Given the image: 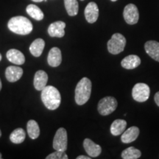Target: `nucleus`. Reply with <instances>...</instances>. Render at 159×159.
I'll return each mask as SVG.
<instances>
[{"mask_svg":"<svg viewBox=\"0 0 159 159\" xmlns=\"http://www.w3.org/2000/svg\"><path fill=\"white\" fill-rule=\"evenodd\" d=\"M41 100L47 109L51 111L56 110L61 105V94L55 87L47 85L41 91Z\"/></svg>","mask_w":159,"mask_h":159,"instance_id":"1","label":"nucleus"},{"mask_svg":"<svg viewBox=\"0 0 159 159\" xmlns=\"http://www.w3.org/2000/svg\"><path fill=\"white\" fill-rule=\"evenodd\" d=\"M10 30L18 35H28L33 30L31 21L25 16H15L11 18L7 23Z\"/></svg>","mask_w":159,"mask_h":159,"instance_id":"2","label":"nucleus"},{"mask_svg":"<svg viewBox=\"0 0 159 159\" xmlns=\"http://www.w3.org/2000/svg\"><path fill=\"white\" fill-rule=\"evenodd\" d=\"M91 80L87 77H83L79 81L75 88V102L77 105H84L89 101L91 94Z\"/></svg>","mask_w":159,"mask_h":159,"instance_id":"3","label":"nucleus"},{"mask_svg":"<svg viewBox=\"0 0 159 159\" xmlns=\"http://www.w3.org/2000/svg\"><path fill=\"white\" fill-rule=\"evenodd\" d=\"M126 39L120 33H114L108 41V50L111 54L118 55L125 49Z\"/></svg>","mask_w":159,"mask_h":159,"instance_id":"4","label":"nucleus"},{"mask_svg":"<svg viewBox=\"0 0 159 159\" xmlns=\"http://www.w3.org/2000/svg\"><path fill=\"white\" fill-rule=\"evenodd\" d=\"M118 105L117 100L113 97H105L99 100L98 103V112L102 116H108L116 110Z\"/></svg>","mask_w":159,"mask_h":159,"instance_id":"5","label":"nucleus"},{"mask_svg":"<svg viewBox=\"0 0 159 159\" xmlns=\"http://www.w3.org/2000/svg\"><path fill=\"white\" fill-rule=\"evenodd\" d=\"M150 94V87L143 83H136L132 90V96L134 100L139 102H146Z\"/></svg>","mask_w":159,"mask_h":159,"instance_id":"6","label":"nucleus"},{"mask_svg":"<svg viewBox=\"0 0 159 159\" xmlns=\"http://www.w3.org/2000/svg\"><path fill=\"white\" fill-rule=\"evenodd\" d=\"M68 137H67L66 130L63 128H59L55 135L53 140V148L55 150L65 152L67 149Z\"/></svg>","mask_w":159,"mask_h":159,"instance_id":"7","label":"nucleus"},{"mask_svg":"<svg viewBox=\"0 0 159 159\" xmlns=\"http://www.w3.org/2000/svg\"><path fill=\"white\" fill-rule=\"evenodd\" d=\"M123 16L127 24L130 25H136L139 19V10L136 6L134 4H128L125 6L123 11Z\"/></svg>","mask_w":159,"mask_h":159,"instance_id":"8","label":"nucleus"},{"mask_svg":"<svg viewBox=\"0 0 159 159\" xmlns=\"http://www.w3.org/2000/svg\"><path fill=\"white\" fill-rule=\"evenodd\" d=\"M85 17L89 23L93 24L96 22L99 17L98 6L95 2H89L85 8Z\"/></svg>","mask_w":159,"mask_h":159,"instance_id":"9","label":"nucleus"},{"mask_svg":"<svg viewBox=\"0 0 159 159\" xmlns=\"http://www.w3.org/2000/svg\"><path fill=\"white\" fill-rule=\"evenodd\" d=\"M66 23L61 21H57L51 24L48 27V33L51 37L62 38L65 35Z\"/></svg>","mask_w":159,"mask_h":159,"instance_id":"10","label":"nucleus"},{"mask_svg":"<svg viewBox=\"0 0 159 159\" xmlns=\"http://www.w3.org/2000/svg\"><path fill=\"white\" fill-rule=\"evenodd\" d=\"M83 147H84L87 154L91 158H96V157L99 156L102 152L101 147L89 139H85L84 142H83Z\"/></svg>","mask_w":159,"mask_h":159,"instance_id":"11","label":"nucleus"},{"mask_svg":"<svg viewBox=\"0 0 159 159\" xmlns=\"http://www.w3.org/2000/svg\"><path fill=\"white\" fill-rule=\"evenodd\" d=\"M48 64L52 67H57L62 62V55L61 49L57 47H53L49 50L47 57Z\"/></svg>","mask_w":159,"mask_h":159,"instance_id":"12","label":"nucleus"},{"mask_svg":"<svg viewBox=\"0 0 159 159\" xmlns=\"http://www.w3.org/2000/svg\"><path fill=\"white\" fill-rule=\"evenodd\" d=\"M23 75V69L21 67L11 66L6 69L5 77L9 82L14 83L19 80Z\"/></svg>","mask_w":159,"mask_h":159,"instance_id":"13","label":"nucleus"},{"mask_svg":"<svg viewBox=\"0 0 159 159\" xmlns=\"http://www.w3.org/2000/svg\"><path fill=\"white\" fill-rule=\"evenodd\" d=\"M47 81H48V75L44 71L39 70L35 74L34 84L35 89L38 91H42L47 86Z\"/></svg>","mask_w":159,"mask_h":159,"instance_id":"14","label":"nucleus"},{"mask_svg":"<svg viewBox=\"0 0 159 159\" xmlns=\"http://www.w3.org/2000/svg\"><path fill=\"white\" fill-rule=\"evenodd\" d=\"M139 133H140V130L139 128L135 126L130 127V128L122 133L121 140L124 144H129V143L134 142L138 138Z\"/></svg>","mask_w":159,"mask_h":159,"instance_id":"15","label":"nucleus"},{"mask_svg":"<svg viewBox=\"0 0 159 159\" xmlns=\"http://www.w3.org/2000/svg\"><path fill=\"white\" fill-rule=\"evenodd\" d=\"M144 49L150 57L159 62V43L156 41H149L145 43Z\"/></svg>","mask_w":159,"mask_h":159,"instance_id":"16","label":"nucleus"},{"mask_svg":"<svg viewBox=\"0 0 159 159\" xmlns=\"http://www.w3.org/2000/svg\"><path fill=\"white\" fill-rule=\"evenodd\" d=\"M7 58L10 62L16 65H22L25 62V57L23 53L19 50L15 49H11L7 51Z\"/></svg>","mask_w":159,"mask_h":159,"instance_id":"17","label":"nucleus"},{"mask_svg":"<svg viewBox=\"0 0 159 159\" xmlns=\"http://www.w3.org/2000/svg\"><path fill=\"white\" fill-rule=\"evenodd\" d=\"M141 63V59L136 55H130L126 56L121 62L123 68L126 69H134L138 67Z\"/></svg>","mask_w":159,"mask_h":159,"instance_id":"18","label":"nucleus"},{"mask_svg":"<svg viewBox=\"0 0 159 159\" xmlns=\"http://www.w3.org/2000/svg\"><path fill=\"white\" fill-rule=\"evenodd\" d=\"M45 47V41L42 39H35L30 47V52L33 56L39 57L42 54Z\"/></svg>","mask_w":159,"mask_h":159,"instance_id":"19","label":"nucleus"},{"mask_svg":"<svg viewBox=\"0 0 159 159\" xmlns=\"http://www.w3.org/2000/svg\"><path fill=\"white\" fill-rule=\"evenodd\" d=\"M127 126V122L123 119H116L114 122L111 124V133L113 136H117L122 134V133L125 130Z\"/></svg>","mask_w":159,"mask_h":159,"instance_id":"20","label":"nucleus"},{"mask_svg":"<svg viewBox=\"0 0 159 159\" xmlns=\"http://www.w3.org/2000/svg\"><path fill=\"white\" fill-rule=\"evenodd\" d=\"M26 11H27V14L30 16H31L33 19L37 20V21H41L44 17V15H43L42 11L38 6L33 5V4L27 6V8H26Z\"/></svg>","mask_w":159,"mask_h":159,"instance_id":"21","label":"nucleus"},{"mask_svg":"<svg viewBox=\"0 0 159 159\" xmlns=\"http://www.w3.org/2000/svg\"><path fill=\"white\" fill-rule=\"evenodd\" d=\"M27 133L29 136L32 139H35L39 136L40 135V128L39 124L35 120H29L27 124Z\"/></svg>","mask_w":159,"mask_h":159,"instance_id":"22","label":"nucleus"},{"mask_svg":"<svg viewBox=\"0 0 159 159\" xmlns=\"http://www.w3.org/2000/svg\"><path fill=\"white\" fill-rule=\"evenodd\" d=\"M26 137L25 131L22 128H16L11 133L10 139L14 144H21L25 141Z\"/></svg>","mask_w":159,"mask_h":159,"instance_id":"23","label":"nucleus"},{"mask_svg":"<svg viewBox=\"0 0 159 159\" xmlns=\"http://www.w3.org/2000/svg\"><path fill=\"white\" fill-rule=\"evenodd\" d=\"M64 5L67 13L70 16H75L77 15L79 5L77 0H64Z\"/></svg>","mask_w":159,"mask_h":159,"instance_id":"24","label":"nucleus"},{"mask_svg":"<svg viewBox=\"0 0 159 159\" xmlns=\"http://www.w3.org/2000/svg\"><path fill=\"white\" fill-rule=\"evenodd\" d=\"M142 156V152L138 149L135 148L134 147L125 149L122 152V158L123 159H137L139 158Z\"/></svg>","mask_w":159,"mask_h":159,"instance_id":"25","label":"nucleus"},{"mask_svg":"<svg viewBox=\"0 0 159 159\" xmlns=\"http://www.w3.org/2000/svg\"><path fill=\"white\" fill-rule=\"evenodd\" d=\"M46 158L47 159H67L68 158V156H67V155L66 154L65 152L56 150L55 152L49 154L48 156L46 157Z\"/></svg>","mask_w":159,"mask_h":159,"instance_id":"26","label":"nucleus"},{"mask_svg":"<svg viewBox=\"0 0 159 159\" xmlns=\"http://www.w3.org/2000/svg\"><path fill=\"white\" fill-rule=\"evenodd\" d=\"M154 99H155V102H156V105L159 107V91L155 94Z\"/></svg>","mask_w":159,"mask_h":159,"instance_id":"27","label":"nucleus"},{"mask_svg":"<svg viewBox=\"0 0 159 159\" xmlns=\"http://www.w3.org/2000/svg\"><path fill=\"white\" fill-rule=\"evenodd\" d=\"M91 157L85 156H79L77 157V159H91Z\"/></svg>","mask_w":159,"mask_h":159,"instance_id":"28","label":"nucleus"},{"mask_svg":"<svg viewBox=\"0 0 159 159\" xmlns=\"http://www.w3.org/2000/svg\"><path fill=\"white\" fill-rule=\"evenodd\" d=\"M32 1L35 2H41L45 1V0H32Z\"/></svg>","mask_w":159,"mask_h":159,"instance_id":"29","label":"nucleus"},{"mask_svg":"<svg viewBox=\"0 0 159 159\" xmlns=\"http://www.w3.org/2000/svg\"><path fill=\"white\" fill-rule=\"evenodd\" d=\"M1 89H2V81L1 80H0V91H1Z\"/></svg>","mask_w":159,"mask_h":159,"instance_id":"30","label":"nucleus"},{"mask_svg":"<svg viewBox=\"0 0 159 159\" xmlns=\"http://www.w3.org/2000/svg\"><path fill=\"white\" fill-rule=\"evenodd\" d=\"M1 60H2V55L0 54V61H1Z\"/></svg>","mask_w":159,"mask_h":159,"instance_id":"31","label":"nucleus"},{"mask_svg":"<svg viewBox=\"0 0 159 159\" xmlns=\"http://www.w3.org/2000/svg\"><path fill=\"white\" fill-rule=\"evenodd\" d=\"M2 158V154H1V152H0V159H1Z\"/></svg>","mask_w":159,"mask_h":159,"instance_id":"32","label":"nucleus"},{"mask_svg":"<svg viewBox=\"0 0 159 159\" xmlns=\"http://www.w3.org/2000/svg\"><path fill=\"white\" fill-rule=\"evenodd\" d=\"M111 2H116L117 0H111Z\"/></svg>","mask_w":159,"mask_h":159,"instance_id":"33","label":"nucleus"},{"mask_svg":"<svg viewBox=\"0 0 159 159\" xmlns=\"http://www.w3.org/2000/svg\"><path fill=\"white\" fill-rule=\"evenodd\" d=\"M2 136V133H1V130H0V137Z\"/></svg>","mask_w":159,"mask_h":159,"instance_id":"34","label":"nucleus"},{"mask_svg":"<svg viewBox=\"0 0 159 159\" xmlns=\"http://www.w3.org/2000/svg\"><path fill=\"white\" fill-rule=\"evenodd\" d=\"M80 1H84V0H80Z\"/></svg>","mask_w":159,"mask_h":159,"instance_id":"35","label":"nucleus"}]
</instances>
